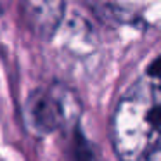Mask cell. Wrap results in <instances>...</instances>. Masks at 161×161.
I'll list each match as a JSON object with an SVG mask.
<instances>
[{"label":"cell","mask_w":161,"mask_h":161,"mask_svg":"<svg viewBox=\"0 0 161 161\" xmlns=\"http://www.w3.org/2000/svg\"><path fill=\"white\" fill-rule=\"evenodd\" d=\"M111 142L119 161H142L161 144V87L147 76L123 94L111 118Z\"/></svg>","instance_id":"6da1fadb"},{"label":"cell","mask_w":161,"mask_h":161,"mask_svg":"<svg viewBox=\"0 0 161 161\" xmlns=\"http://www.w3.org/2000/svg\"><path fill=\"white\" fill-rule=\"evenodd\" d=\"M81 116V102L71 88L61 83L38 88L25 106L26 126L36 135H49L57 130H75Z\"/></svg>","instance_id":"7a4b0ae2"},{"label":"cell","mask_w":161,"mask_h":161,"mask_svg":"<svg viewBox=\"0 0 161 161\" xmlns=\"http://www.w3.org/2000/svg\"><path fill=\"white\" fill-rule=\"evenodd\" d=\"M64 0H26L25 16L31 31L43 40H50L64 18Z\"/></svg>","instance_id":"3957f363"},{"label":"cell","mask_w":161,"mask_h":161,"mask_svg":"<svg viewBox=\"0 0 161 161\" xmlns=\"http://www.w3.org/2000/svg\"><path fill=\"white\" fill-rule=\"evenodd\" d=\"M68 161H99L94 147L78 128L71 130L68 144Z\"/></svg>","instance_id":"277c9868"},{"label":"cell","mask_w":161,"mask_h":161,"mask_svg":"<svg viewBox=\"0 0 161 161\" xmlns=\"http://www.w3.org/2000/svg\"><path fill=\"white\" fill-rule=\"evenodd\" d=\"M144 76H147L149 80H153L156 85L161 87V56H158L156 59L149 64V68H147Z\"/></svg>","instance_id":"5b68a950"},{"label":"cell","mask_w":161,"mask_h":161,"mask_svg":"<svg viewBox=\"0 0 161 161\" xmlns=\"http://www.w3.org/2000/svg\"><path fill=\"white\" fill-rule=\"evenodd\" d=\"M142 161H161V144L158 147H154V149L151 151V153L147 154Z\"/></svg>","instance_id":"8992f818"}]
</instances>
